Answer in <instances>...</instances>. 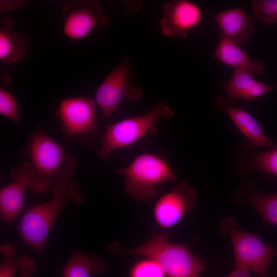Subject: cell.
<instances>
[{
    "instance_id": "1",
    "label": "cell",
    "mask_w": 277,
    "mask_h": 277,
    "mask_svg": "<svg viewBox=\"0 0 277 277\" xmlns=\"http://www.w3.org/2000/svg\"><path fill=\"white\" fill-rule=\"evenodd\" d=\"M26 152L34 171L29 188L33 193H45L71 181L77 167L76 159L41 126L32 131Z\"/></svg>"
},
{
    "instance_id": "2",
    "label": "cell",
    "mask_w": 277,
    "mask_h": 277,
    "mask_svg": "<svg viewBox=\"0 0 277 277\" xmlns=\"http://www.w3.org/2000/svg\"><path fill=\"white\" fill-rule=\"evenodd\" d=\"M167 239L166 234L154 232L147 242L133 249H122L114 243L108 250L113 254H133L150 259L168 277H199L204 269L203 261L190 253L188 245L172 244Z\"/></svg>"
},
{
    "instance_id": "3",
    "label": "cell",
    "mask_w": 277,
    "mask_h": 277,
    "mask_svg": "<svg viewBox=\"0 0 277 277\" xmlns=\"http://www.w3.org/2000/svg\"><path fill=\"white\" fill-rule=\"evenodd\" d=\"M51 191L53 194L52 199L25 211L18 226L23 243L41 254L49 232L64 205L69 202L81 203L83 201L79 185L75 181L55 187Z\"/></svg>"
},
{
    "instance_id": "4",
    "label": "cell",
    "mask_w": 277,
    "mask_h": 277,
    "mask_svg": "<svg viewBox=\"0 0 277 277\" xmlns=\"http://www.w3.org/2000/svg\"><path fill=\"white\" fill-rule=\"evenodd\" d=\"M175 114L165 102L161 101L147 113L109 125L102 135L97 155L106 160L115 150L129 146L147 134L154 132L161 118L170 119Z\"/></svg>"
},
{
    "instance_id": "5",
    "label": "cell",
    "mask_w": 277,
    "mask_h": 277,
    "mask_svg": "<svg viewBox=\"0 0 277 277\" xmlns=\"http://www.w3.org/2000/svg\"><path fill=\"white\" fill-rule=\"evenodd\" d=\"M125 177V191L140 200H149L157 193V185L174 181L176 176L168 162L160 156L145 152L136 156L127 167L117 171Z\"/></svg>"
},
{
    "instance_id": "6",
    "label": "cell",
    "mask_w": 277,
    "mask_h": 277,
    "mask_svg": "<svg viewBox=\"0 0 277 277\" xmlns=\"http://www.w3.org/2000/svg\"><path fill=\"white\" fill-rule=\"evenodd\" d=\"M95 101L89 97L61 100L55 114L63 133L81 143L95 146L102 135L95 122Z\"/></svg>"
},
{
    "instance_id": "7",
    "label": "cell",
    "mask_w": 277,
    "mask_h": 277,
    "mask_svg": "<svg viewBox=\"0 0 277 277\" xmlns=\"http://www.w3.org/2000/svg\"><path fill=\"white\" fill-rule=\"evenodd\" d=\"M235 221L225 219L220 229L228 233L232 239L235 268L245 269L258 275L266 276L275 252L271 245L264 243L256 235L236 229Z\"/></svg>"
},
{
    "instance_id": "8",
    "label": "cell",
    "mask_w": 277,
    "mask_h": 277,
    "mask_svg": "<svg viewBox=\"0 0 277 277\" xmlns=\"http://www.w3.org/2000/svg\"><path fill=\"white\" fill-rule=\"evenodd\" d=\"M131 75L129 64L123 60L97 88L95 102L108 120L124 100L135 102L142 98L143 90L131 83Z\"/></svg>"
},
{
    "instance_id": "9",
    "label": "cell",
    "mask_w": 277,
    "mask_h": 277,
    "mask_svg": "<svg viewBox=\"0 0 277 277\" xmlns=\"http://www.w3.org/2000/svg\"><path fill=\"white\" fill-rule=\"evenodd\" d=\"M197 201V193L188 183H178L155 202L153 215L156 223L163 229L172 227L193 209Z\"/></svg>"
},
{
    "instance_id": "10",
    "label": "cell",
    "mask_w": 277,
    "mask_h": 277,
    "mask_svg": "<svg viewBox=\"0 0 277 277\" xmlns=\"http://www.w3.org/2000/svg\"><path fill=\"white\" fill-rule=\"evenodd\" d=\"M63 32L71 39L85 37L97 27L105 25L108 16L97 1L67 4L63 10Z\"/></svg>"
},
{
    "instance_id": "11",
    "label": "cell",
    "mask_w": 277,
    "mask_h": 277,
    "mask_svg": "<svg viewBox=\"0 0 277 277\" xmlns=\"http://www.w3.org/2000/svg\"><path fill=\"white\" fill-rule=\"evenodd\" d=\"M160 21L162 34L168 37H186L202 18V12L195 3L186 0L166 2L162 7Z\"/></svg>"
},
{
    "instance_id": "12",
    "label": "cell",
    "mask_w": 277,
    "mask_h": 277,
    "mask_svg": "<svg viewBox=\"0 0 277 277\" xmlns=\"http://www.w3.org/2000/svg\"><path fill=\"white\" fill-rule=\"evenodd\" d=\"M33 175L29 161H23L11 169L10 177L12 182L0 189V215L3 221L12 222L21 212L25 190L31 186Z\"/></svg>"
},
{
    "instance_id": "13",
    "label": "cell",
    "mask_w": 277,
    "mask_h": 277,
    "mask_svg": "<svg viewBox=\"0 0 277 277\" xmlns=\"http://www.w3.org/2000/svg\"><path fill=\"white\" fill-rule=\"evenodd\" d=\"M214 104L217 109L228 114L240 131L254 146L261 149H268L274 145L273 142L263 132L253 117L246 111L228 106L222 96L217 97L214 101Z\"/></svg>"
},
{
    "instance_id": "14",
    "label": "cell",
    "mask_w": 277,
    "mask_h": 277,
    "mask_svg": "<svg viewBox=\"0 0 277 277\" xmlns=\"http://www.w3.org/2000/svg\"><path fill=\"white\" fill-rule=\"evenodd\" d=\"M213 16L225 37L238 45L246 42L254 30L252 17L243 10H227Z\"/></svg>"
},
{
    "instance_id": "15",
    "label": "cell",
    "mask_w": 277,
    "mask_h": 277,
    "mask_svg": "<svg viewBox=\"0 0 277 277\" xmlns=\"http://www.w3.org/2000/svg\"><path fill=\"white\" fill-rule=\"evenodd\" d=\"M252 76L244 70L234 69L231 79L223 85L227 96L232 99L241 98L247 101L277 87V85L257 81Z\"/></svg>"
},
{
    "instance_id": "16",
    "label": "cell",
    "mask_w": 277,
    "mask_h": 277,
    "mask_svg": "<svg viewBox=\"0 0 277 277\" xmlns=\"http://www.w3.org/2000/svg\"><path fill=\"white\" fill-rule=\"evenodd\" d=\"M14 22L11 18L4 17L0 26V60L6 65L21 60L25 55L28 45L27 36L17 34L13 29Z\"/></svg>"
},
{
    "instance_id": "17",
    "label": "cell",
    "mask_w": 277,
    "mask_h": 277,
    "mask_svg": "<svg viewBox=\"0 0 277 277\" xmlns=\"http://www.w3.org/2000/svg\"><path fill=\"white\" fill-rule=\"evenodd\" d=\"M214 55L223 63L251 75L260 74L264 71L262 61L251 60L238 44L225 36L220 40Z\"/></svg>"
},
{
    "instance_id": "18",
    "label": "cell",
    "mask_w": 277,
    "mask_h": 277,
    "mask_svg": "<svg viewBox=\"0 0 277 277\" xmlns=\"http://www.w3.org/2000/svg\"><path fill=\"white\" fill-rule=\"evenodd\" d=\"M105 267L97 255L73 250L63 267L62 277H91L101 273Z\"/></svg>"
},
{
    "instance_id": "19",
    "label": "cell",
    "mask_w": 277,
    "mask_h": 277,
    "mask_svg": "<svg viewBox=\"0 0 277 277\" xmlns=\"http://www.w3.org/2000/svg\"><path fill=\"white\" fill-rule=\"evenodd\" d=\"M0 251L3 256L0 264V277H14L18 271L21 277H31L35 274L36 268L30 256L24 254L14 258L16 249L12 244L1 246Z\"/></svg>"
},
{
    "instance_id": "20",
    "label": "cell",
    "mask_w": 277,
    "mask_h": 277,
    "mask_svg": "<svg viewBox=\"0 0 277 277\" xmlns=\"http://www.w3.org/2000/svg\"><path fill=\"white\" fill-rule=\"evenodd\" d=\"M245 200L254 206L266 222L277 225V194L252 193L247 195Z\"/></svg>"
},
{
    "instance_id": "21",
    "label": "cell",
    "mask_w": 277,
    "mask_h": 277,
    "mask_svg": "<svg viewBox=\"0 0 277 277\" xmlns=\"http://www.w3.org/2000/svg\"><path fill=\"white\" fill-rule=\"evenodd\" d=\"M251 5L255 15L267 24L277 22V0H254Z\"/></svg>"
},
{
    "instance_id": "22",
    "label": "cell",
    "mask_w": 277,
    "mask_h": 277,
    "mask_svg": "<svg viewBox=\"0 0 277 277\" xmlns=\"http://www.w3.org/2000/svg\"><path fill=\"white\" fill-rule=\"evenodd\" d=\"M254 163L258 170L277 176V148L258 154Z\"/></svg>"
},
{
    "instance_id": "23",
    "label": "cell",
    "mask_w": 277,
    "mask_h": 277,
    "mask_svg": "<svg viewBox=\"0 0 277 277\" xmlns=\"http://www.w3.org/2000/svg\"><path fill=\"white\" fill-rule=\"evenodd\" d=\"M0 113L14 122H19V110L15 98L2 88L0 89Z\"/></svg>"
},
{
    "instance_id": "24",
    "label": "cell",
    "mask_w": 277,
    "mask_h": 277,
    "mask_svg": "<svg viewBox=\"0 0 277 277\" xmlns=\"http://www.w3.org/2000/svg\"><path fill=\"white\" fill-rule=\"evenodd\" d=\"M165 273L154 261L147 259L141 260L133 267L131 277H164Z\"/></svg>"
},
{
    "instance_id": "25",
    "label": "cell",
    "mask_w": 277,
    "mask_h": 277,
    "mask_svg": "<svg viewBox=\"0 0 277 277\" xmlns=\"http://www.w3.org/2000/svg\"><path fill=\"white\" fill-rule=\"evenodd\" d=\"M23 3L22 1H1V11H9L20 7Z\"/></svg>"
},
{
    "instance_id": "26",
    "label": "cell",
    "mask_w": 277,
    "mask_h": 277,
    "mask_svg": "<svg viewBox=\"0 0 277 277\" xmlns=\"http://www.w3.org/2000/svg\"><path fill=\"white\" fill-rule=\"evenodd\" d=\"M226 277H251L250 272L242 268H235L231 273Z\"/></svg>"
},
{
    "instance_id": "27",
    "label": "cell",
    "mask_w": 277,
    "mask_h": 277,
    "mask_svg": "<svg viewBox=\"0 0 277 277\" xmlns=\"http://www.w3.org/2000/svg\"><path fill=\"white\" fill-rule=\"evenodd\" d=\"M272 277H273V276H272Z\"/></svg>"
}]
</instances>
